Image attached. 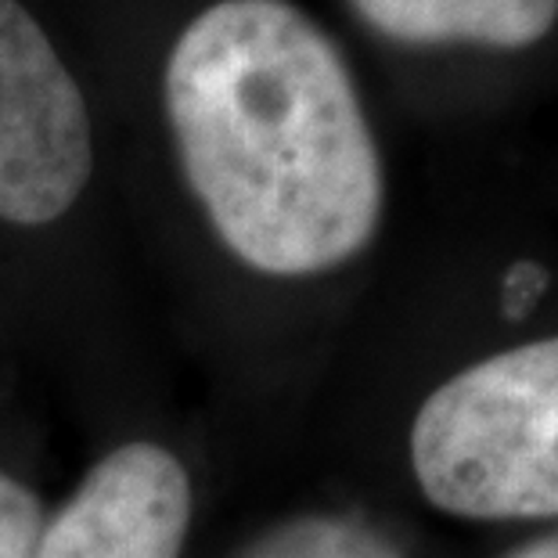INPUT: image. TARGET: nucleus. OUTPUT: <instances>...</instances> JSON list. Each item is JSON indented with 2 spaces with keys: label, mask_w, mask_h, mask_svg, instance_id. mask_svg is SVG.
I'll use <instances>...</instances> for the list:
<instances>
[{
  "label": "nucleus",
  "mask_w": 558,
  "mask_h": 558,
  "mask_svg": "<svg viewBox=\"0 0 558 558\" xmlns=\"http://www.w3.org/2000/svg\"><path fill=\"white\" fill-rule=\"evenodd\" d=\"M378 37L408 47L530 51L558 26V0H350Z\"/></svg>",
  "instance_id": "obj_5"
},
{
  "label": "nucleus",
  "mask_w": 558,
  "mask_h": 558,
  "mask_svg": "<svg viewBox=\"0 0 558 558\" xmlns=\"http://www.w3.org/2000/svg\"><path fill=\"white\" fill-rule=\"evenodd\" d=\"M411 465L439 512L480 522L558 515V336L447 378L411 429Z\"/></svg>",
  "instance_id": "obj_2"
},
{
  "label": "nucleus",
  "mask_w": 558,
  "mask_h": 558,
  "mask_svg": "<svg viewBox=\"0 0 558 558\" xmlns=\"http://www.w3.org/2000/svg\"><path fill=\"white\" fill-rule=\"evenodd\" d=\"M94 166L80 83L40 22L0 0V220L40 228L73 209Z\"/></svg>",
  "instance_id": "obj_3"
},
{
  "label": "nucleus",
  "mask_w": 558,
  "mask_h": 558,
  "mask_svg": "<svg viewBox=\"0 0 558 558\" xmlns=\"http://www.w3.org/2000/svg\"><path fill=\"white\" fill-rule=\"evenodd\" d=\"M192 505L181 458L156 444H123L44 522L33 558H181Z\"/></svg>",
  "instance_id": "obj_4"
},
{
  "label": "nucleus",
  "mask_w": 558,
  "mask_h": 558,
  "mask_svg": "<svg viewBox=\"0 0 558 558\" xmlns=\"http://www.w3.org/2000/svg\"><path fill=\"white\" fill-rule=\"evenodd\" d=\"M184 177L245 267L311 278L383 223V159L347 58L289 0H220L166 62Z\"/></svg>",
  "instance_id": "obj_1"
},
{
  "label": "nucleus",
  "mask_w": 558,
  "mask_h": 558,
  "mask_svg": "<svg viewBox=\"0 0 558 558\" xmlns=\"http://www.w3.org/2000/svg\"><path fill=\"white\" fill-rule=\"evenodd\" d=\"M508 558H558V533H551V537L533 541V544H526V548L512 551Z\"/></svg>",
  "instance_id": "obj_8"
},
{
  "label": "nucleus",
  "mask_w": 558,
  "mask_h": 558,
  "mask_svg": "<svg viewBox=\"0 0 558 558\" xmlns=\"http://www.w3.org/2000/svg\"><path fill=\"white\" fill-rule=\"evenodd\" d=\"M234 558H408L383 533L347 515H295L242 544Z\"/></svg>",
  "instance_id": "obj_6"
},
{
  "label": "nucleus",
  "mask_w": 558,
  "mask_h": 558,
  "mask_svg": "<svg viewBox=\"0 0 558 558\" xmlns=\"http://www.w3.org/2000/svg\"><path fill=\"white\" fill-rule=\"evenodd\" d=\"M40 526L44 512L33 490L0 472V558H33Z\"/></svg>",
  "instance_id": "obj_7"
}]
</instances>
